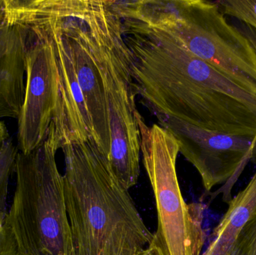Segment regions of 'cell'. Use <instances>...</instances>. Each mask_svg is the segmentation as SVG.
<instances>
[{
  "mask_svg": "<svg viewBox=\"0 0 256 255\" xmlns=\"http://www.w3.org/2000/svg\"><path fill=\"white\" fill-rule=\"evenodd\" d=\"M120 17L134 90L152 115L256 137V94L168 33L134 18Z\"/></svg>",
  "mask_w": 256,
  "mask_h": 255,
  "instance_id": "6da1fadb",
  "label": "cell"
},
{
  "mask_svg": "<svg viewBox=\"0 0 256 255\" xmlns=\"http://www.w3.org/2000/svg\"><path fill=\"white\" fill-rule=\"evenodd\" d=\"M61 149L72 255H120L146 248L154 234L94 141L69 142Z\"/></svg>",
  "mask_w": 256,
  "mask_h": 255,
  "instance_id": "7a4b0ae2",
  "label": "cell"
},
{
  "mask_svg": "<svg viewBox=\"0 0 256 255\" xmlns=\"http://www.w3.org/2000/svg\"><path fill=\"white\" fill-rule=\"evenodd\" d=\"M124 14L168 33L190 52L256 95V52L216 1L137 0Z\"/></svg>",
  "mask_w": 256,
  "mask_h": 255,
  "instance_id": "3957f363",
  "label": "cell"
},
{
  "mask_svg": "<svg viewBox=\"0 0 256 255\" xmlns=\"http://www.w3.org/2000/svg\"><path fill=\"white\" fill-rule=\"evenodd\" d=\"M60 142L51 123L44 143L30 154L19 152L16 186L6 220L21 255H72V230L66 208L64 178L56 155Z\"/></svg>",
  "mask_w": 256,
  "mask_h": 255,
  "instance_id": "277c9868",
  "label": "cell"
},
{
  "mask_svg": "<svg viewBox=\"0 0 256 255\" xmlns=\"http://www.w3.org/2000/svg\"><path fill=\"white\" fill-rule=\"evenodd\" d=\"M91 10L110 129L108 160L129 190L140 177L141 136L122 21L112 1L91 0Z\"/></svg>",
  "mask_w": 256,
  "mask_h": 255,
  "instance_id": "5b68a950",
  "label": "cell"
},
{
  "mask_svg": "<svg viewBox=\"0 0 256 255\" xmlns=\"http://www.w3.org/2000/svg\"><path fill=\"white\" fill-rule=\"evenodd\" d=\"M142 163L153 189L158 212V230L154 237L165 255H201L206 241L203 208L186 203L178 180L176 161L179 146L168 130L148 126L138 115Z\"/></svg>",
  "mask_w": 256,
  "mask_h": 255,
  "instance_id": "8992f818",
  "label": "cell"
},
{
  "mask_svg": "<svg viewBox=\"0 0 256 255\" xmlns=\"http://www.w3.org/2000/svg\"><path fill=\"white\" fill-rule=\"evenodd\" d=\"M158 124L178 141L179 153L198 171L204 188L222 194L230 203L232 190L250 160H256V137L226 134L200 128L171 117H158Z\"/></svg>",
  "mask_w": 256,
  "mask_h": 255,
  "instance_id": "52a82bcc",
  "label": "cell"
},
{
  "mask_svg": "<svg viewBox=\"0 0 256 255\" xmlns=\"http://www.w3.org/2000/svg\"><path fill=\"white\" fill-rule=\"evenodd\" d=\"M25 99L18 119V148L30 154L44 142L60 97V78L50 37L42 27L28 26Z\"/></svg>",
  "mask_w": 256,
  "mask_h": 255,
  "instance_id": "ba28073f",
  "label": "cell"
},
{
  "mask_svg": "<svg viewBox=\"0 0 256 255\" xmlns=\"http://www.w3.org/2000/svg\"><path fill=\"white\" fill-rule=\"evenodd\" d=\"M30 28L3 23L0 27V118L18 119L26 92V52Z\"/></svg>",
  "mask_w": 256,
  "mask_h": 255,
  "instance_id": "9c48e42d",
  "label": "cell"
},
{
  "mask_svg": "<svg viewBox=\"0 0 256 255\" xmlns=\"http://www.w3.org/2000/svg\"><path fill=\"white\" fill-rule=\"evenodd\" d=\"M201 255H230L242 231L256 212V172L246 187L232 198Z\"/></svg>",
  "mask_w": 256,
  "mask_h": 255,
  "instance_id": "30bf717a",
  "label": "cell"
},
{
  "mask_svg": "<svg viewBox=\"0 0 256 255\" xmlns=\"http://www.w3.org/2000/svg\"><path fill=\"white\" fill-rule=\"evenodd\" d=\"M19 150L13 139L9 137L0 150V216L7 215V198L9 180L14 173L15 163Z\"/></svg>",
  "mask_w": 256,
  "mask_h": 255,
  "instance_id": "8fae6325",
  "label": "cell"
},
{
  "mask_svg": "<svg viewBox=\"0 0 256 255\" xmlns=\"http://www.w3.org/2000/svg\"><path fill=\"white\" fill-rule=\"evenodd\" d=\"M216 2L224 15L248 24L256 30V0H225Z\"/></svg>",
  "mask_w": 256,
  "mask_h": 255,
  "instance_id": "7c38bea8",
  "label": "cell"
},
{
  "mask_svg": "<svg viewBox=\"0 0 256 255\" xmlns=\"http://www.w3.org/2000/svg\"><path fill=\"white\" fill-rule=\"evenodd\" d=\"M230 255H256V212L240 232Z\"/></svg>",
  "mask_w": 256,
  "mask_h": 255,
  "instance_id": "4fadbf2b",
  "label": "cell"
},
{
  "mask_svg": "<svg viewBox=\"0 0 256 255\" xmlns=\"http://www.w3.org/2000/svg\"><path fill=\"white\" fill-rule=\"evenodd\" d=\"M6 218L0 216V255H21L18 241Z\"/></svg>",
  "mask_w": 256,
  "mask_h": 255,
  "instance_id": "5bb4252c",
  "label": "cell"
},
{
  "mask_svg": "<svg viewBox=\"0 0 256 255\" xmlns=\"http://www.w3.org/2000/svg\"><path fill=\"white\" fill-rule=\"evenodd\" d=\"M237 22V25H234L246 38L250 42L256 52V30L248 24L244 23L242 21Z\"/></svg>",
  "mask_w": 256,
  "mask_h": 255,
  "instance_id": "9a60e30c",
  "label": "cell"
},
{
  "mask_svg": "<svg viewBox=\"0 0 256 255\" xmlns=\"http://www.w3.org/2000/svg\"><path fill=\"white\" fill-rule=\"evenodd\" d=\"M138 255H165V253L159 243L153 236V239L150 244L146 248L138 252Z\"/></svg>",
  "mask_w": 256,
  "mask_h": 255,
  "instance_id": "2e32d148",
  "label": "cell"
},
{
  "mask_svg": "<svg viewBox=\"0 0 256 255\" xmlns=\"http://www.w3.org/2000/svg\"><path fill=\"white\" fill-rule=\"evenodd\" d=\"M9 136L8 131L7 127L3 121H0V150L2 147L3 143L7 140Z\"/></svg>",
  "mask_w": 256,
  "mask_h": 255,
  "instance_id": "e0dca14e",
  "label": "cell"
},
{
  "mask_svg": "<svg viewBox=\"0 0 256 255\" xmlns=\"http://www.w3.org/2000/svg\"><path fill=\"white\" fill-rule=\"evenodd\" d=\"M4 4L3 0H0V27L4 23Z\"/></svg>",
  "mask_w": 256,
  "mask_h": 255,
  "instance_id": "ac0fdd59",
  "label": "cell"
},
{
  "mask_svg": "<svg viewBox=\"0 0 256 255\" xmlns=\"http://www.w3.org/2000/svg\"><path fill=\"white\" fill-rule=\"evenodd\" d=\"M141 250H127V251L124 252L120 255H138V252L141 251Z\"/></svg>",
  "mask_w": 256,
  "mask_h": 255,
  "instance_id": "d6986e66",
  "label": "cell"
}]
</instances>
